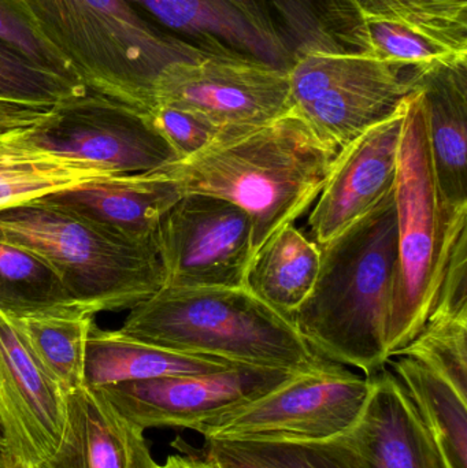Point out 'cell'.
I'll use <instances>...</instances> for the list:
<instances>
[{"mask_svg":"<svg viewBox=\"0 0 467 468\" xmlns=\"http://www.w3.org/2000/svg\"><path fill=\"white\" fill-rule=\"evenodd\" d=\"M337 153L292 110L266 125L221 134L162 170L184 195H208L240 207L251 221L254 258L314 206Z\"/></svg>","mask_w":467,"mask_h":468,"instance_id":"6da1fadb","label":"cell"},{"mask_svg":"<svg viewBox=\"0 0 467 468\" xmlns=\"http://www.w3.org/2000/svg\"><path fill=\"white\" fill-rule=\"evenodd\" d=\"M320 248L317 281L292 316L293 324L324 359L372 377L389 360L387 335L398 259L394 189Z\"/></svg>","mask_w":467,"mask_h":468,"instance_id":"7a4b0ae2","label":"cell"},{"mask_svg":"<svg viewBox=\"0 0 467 468\" xmlns=\"http://www.w3.org/2000/svg\"><path fill=\"white\" fill-rule=\"evenodd\" d=\"M118 330L159 348L251 367L310 373L331 362L246 286H162L129 310Z\"/></svg>","mask_w":467,"mask_h":468,"instance_id":"3957f363","label":"cell"},{"mask_svg":"<svg viewBox=\"0 0 467 468\" xmlns=\"http://www.w3.org/2000/svg\"><path fill=\"white\" fill-rule=\"evenodd\" d=\"M90 92L147 115L166 69L206 54L125 0H16ZM211 52V51H210Z\"/></svg>","mask_w":467,"mask_h":468,"instance_id":"277c9868","label":"cell"},{"mask_svg":"<svg viewBox=\"0 0 467 468\" xmlns=\"http://www.w3.org/2000/svg\"><path fill=\"white\" fill-rule=\"evenodd\" d=\"M0 241L51 264L90 315L132 310L164 286L154 239L129 241L46 197L0 208Z\"/></svg>","mask_w":467,"mask_h":468,"instance_id":"5b68a950","label":"cell"},{"mask_svg":"<svg viewBox=\"0 0 467 468\" xmlns=\"http://www.w3.org/2000/svg\"><path fill=\"white\" fill-rule=\"evenodd\" d=\"M394 197L398 259L387 335L389 357L408 346L427 324L452 245L467 230V224L447 225L419 90L406 101Z\"/></svg>","mask_w":467,"mask_h":468,"instance_id":"8992f818","label":"cell"},{"mask_svg":"<svg viewBox=\"0 0 467 468\" xmlns=\"http://www.w3.org/2000/svg\"><path fill=\"white\" fill-rule=\"evenodd\" d=\"M370 378L328 362L269 395L197 426L205 440L325 441L350 431L366 403Z\"/></svg>","mask_w":467,"mask_h":468,"instance_id":"52a82bcc","label":"cell"},{"mask_svg":"<svg viewBox=\"0 0 467 468\" xmlns=\"http://www.w3.org/2000/svg\"><path fill=\"white\" fill-rule=\"evenodd\" d=\"M155 101L192 112L221 134L266 125L293 110L290 70L232 49L170 66L156 82Z\"/></svg>","mask_w":467,"mask_h":468,"instance_id":"ba28073f","label":"cell"},{"mask_svg":"<svg viewBox=\"0 0 467 468\" xmlns=\"http://www.w3.org/2000/svg\"><path fill=\"white\" fill-rule=\"evenodd\" d=\"M25 137L47 153L118 176L154 172L180 161L147 115L90 90L57 104L43 122L25 129Z\"/></svg>","mask_w":467,"mask_h":468,"instance_id":"9c48e42d","label":"cell"},{"mask_svg":"<svg viewBox=\"0 0 467 468\" xmlns=\"http://www.w3.org/2000/svg\"><path fill=\"white\" fill-rule=\"evenodd\" d=\"M164 286L240 288L252 261V227L238 206L208 195L186 194L153 236Z\"/></svg>","mask_w":467,"mask_h":468,"instance_id":"30bf717a","label":"cell"},{"mask_svg":"<svg viewBox=\"0 0 467 468\" xmlns=\"http://www.w3.org/2000/svg\"><path fill=\"white\" fill-rule=\"evenodd\" d=\"M301 374L304 373L238 366L216 373L122 382L95 389L143 431H196L206 420L252 403Z\"/></svg>","mask_w":467,"mask_h":468,"instance_id":"8fae6325","label":"cell"},{"mask_svg":"<svg viewBox=\"0 0 467 468\" xmlns=\"http://www.w3.org/2000/svg\"><path fill=\"white\" fill-rule=\"evenodd\" d=\"M66 395L0 314V431L14 461L37 468L62 439Z\"/></svg>","mask_w":467,"mask_h":468,"instance_id":"7c38bea8","label":"cell"},{"mask_svg":"<svg viewBox=\"0 0 467 468\" xmlns=\"http://www.w3.org/2000/svg\"><path fill=\"white\" fill-rule=\"evenodd\" d=\"M406 101L394 115L340 148L309 216L318 245L345 232L394 189Z\"/></svg>","mask_w":467,"mask_h":468,"instance_id":"4fadbf2b","label":"cell"},{"mask_svg":"<svg viewBox=\"0 0 467 468\" xmlns=\"http://www.w3.org/2000/svg\"><path fill=\"white\" fill-rule=\"evenodd\" d=\"M416 81L375 52L354 55L323 93L293 107L324 140L340 148L394 115Z\"/></svg>","mask_w":467,"mask_h":468,"instance_id":"5bb4252c","label":"cell"},{"mask_svg":"<svg viewBox=\"0 0 467 468\" xmlns=\"http://www.w3.org/2000/svg\"><path fill=\"white\" fill-rule=\"evenodd\" d=\"M37 468H161L144 431L123 417L101 390L66 393V420L55 452Z\"/></svg>","mask_w":467,"mask_h":468,"instance_id":"9a60e30c","label":"cell"},{"mask_svg":"<svg viewBox=\"0 0 467 468\" xmlns=\"http://www.w3.org/2000/svg\"><path fill=\"white\" fill-rule=\"evenodd\" d=\"M367 378L370 392L361 417L343 434L365 468H444L397 376L384 367Z\"/></svg>","mask_w":467,"mask_h":468,"instance_id":"2e32d148","label":"cell"},{"mask_svg":"<svg viewBox=\"0 0 467 468\" xmlns=\"http://www.w3.org/2000/svg\"><path fill=\"white\" fill-rule=\"evenodd\" d=\"M183 195L177 183L158 169L98 178L44 197L122 239L145 242Z\"/></svg>","mask_w":467,"mask_h":468,"instance_id":"e0dca14e","label":"cell"},{"mask_svg":"<svg viewBox=\"0 0 467 468\" xmlns=\"http://www.w3.org/2000/svg\"><path fill=\"white\" fill-rule=\"evenodd\" d=\"M441 207L450 228L467 224V65L419 82Z\"/></svg>","mask_w":467,"mask_h":468,"instance_id":"ac0fdd59","label":"cell"},{"mask_svg":"<svg viewBox=\"0 0 467 468\" xmlns=\"http://www.w3.org/2000/svg\"><path fill=\"white\" fill-rule=\"evenodd\" d=\"M143 18L205 51H238L290 70L279 44L249 24L227 0H125Z\"/></svg>","mask_w":467,"mask_h":468,"instance_id":"d6986e66","label":"cell"},{"mask_svg":"<svg viewBox=\"0 0 467 468\" xmlns=\"http://www.w3.org/2000/svg\"><path fill=\"white\" fill-rule=\"evenodd\" d=\"M240 365L214 357L180 354L134 340L93 321L85 349L84 387L101 388L164 377L216 373Z\"/></svg>","mask_w":467,"mask_h":468,"instance_id":"ffe728a7","label":"cell"},{"mask_svg":"<svg viewBox=\"0 0 467 468\" xmlns=\"http://www.w3.org/2000/svg\"><path fill=\"white\" fill-rule=\"evenodd\" d=\"M268 3L292 63L310 55L373 52L364 18L354 0Z\"/></svg>","mask_w":467,"mask_h":468,"instance_id":"44dd1931","label":"cell"},{"mask_svg":"<svg viewBox=\"0 0 467 468\" xmlns=\"http://www.w3.org/2000/svg\"><path fill=\"white\" fill-rule=\"evenodd\" d=\"M320 266V245L290 225L268 239L252 258L246 288L292 321L312 293Z\"/></svg>","mask_w":467,"mask_h":468,"instance_id":"7402d4cb","label":"cell"},{"mask_svg":"<svg viewBox=\"0 0 467 468\" xmlns=\"http://www.w3.org/2000/svg\"><path fill=\"white\" fill-rule=\"evenodd\" d=\"M111 176L118 175L35 147L25 137V129L0 136V208Z\"/></svg>","mask_w":467,"mask_h":468,"instance_id":"603a6c76","label":"cell"},{"mask_svg":"<svg viewBox=\"0 0 467 468\" xmlns=\"http://www.w3.org/2000/svg\"><path fill=\"white\" fill-rule=\"evenodd\" d=\"M387 365L405 388L444 468H467V400L413 357L392 356Z\"/></svg>","mask_w":467,"mask_h":468,"instance_id":"cb8c5ba5","label":"cell"},{"mask_svg":"<svg viewBox=\"0 0 467 468\" xmlns=\"http://www.w3.org/2000/svg\"><path fill=\"white\" fill-rule=\"evenodd\" d=\"M0 314L22 319L88 313L74 302L51 264L25 248L0 241Z\"/></svg>","mask_w":467,"mask_h":468,"instance_id":"d4e9b609","label":"cell"},{"mask_svg":"<svg viewBox=\"0 0 467 468\" xmlns=\"http://www.w3.org/2000/svg\"><path fill=\"white\" fill-rule=\"evenodd\" d=\"M200 455L228 468H365L343 436L325 441L206 440Z\"/></svg>","mask_w":467,"mask_h":468,"instance_id":"484cf974","label":"cell"},{"mask_svg":"<svg viewBox=\"0 0 467 468\" xmlns=\"http://www.w3.org/2000/svg\"><path fill=\"white\" fill-rule=\"evenodd\" d=\"M10 321L36 362L65 395L84 387L85 349L95 315Z\"/></svg>","mask_w":467,"mask_h":468,"instance_id":"4316f807","label":"cell"},{"mask_svg":"<svg viewBox=\"0 0 467 468\" xmlns=\"http://www.w3.org/2000/svg\"><path fill=\"white\" fill-rule=\"evenodd\" d=\"M372 51L408 73L417 85L446 69L467 65L461 54L419 30L387 19L362 16Z\"/></svg>","mask_w":467,"mask_h":468,"instance_id":"83f0119b","label":"cell"},{"mask_svg":"<svg viewBox=\"0 0 467 468\" xmlns=\"http://www.w3.org/2000/svg\"><path fill=\"white\" fill-rule=\"evenodd\" d=\"M362 16L387 19L467 55V0H354Z\"/></svg>","mask_w":467,"mask_h":468,"instance_id":"f1b7e54d","label":"cell"},{"mask_svg":"<svg viewBox=\"0 0 467 468\" xmlns=\"http://www.w3.org/2000/svg\"><path fill=\"white\" fill-rule=\"evenodd\" d=\"M392 356L419 360L467 400V316L428 319L419 335Z\"/></svg>","mask_w":467,"mask_h":468,"instance_id":"f546056e","label":"cell"},{"mask_svg":"<svg viewBox=\"0 0 467 468\" xmlns=\"http://www.w3.org/2000/svg\"><path fill=\"white\" fill-rule=\"evenodd\" d=\"M81 82L54 73L0 41V99L54 107L69 99L84 95Z\"/></svg>","mask_w":467,"mask_h":468,"instance_id":"4dcf8cb0","label":"cell"},{"mask_svg":"<svg viewBox=\"0 0 467 468\" xmlns=\"http://www.w3.org/2000/svg\"><path fill=\"white\" fill-rule=\"evenodd\" d=\"M0 41L13 47L32 62L66 79L81 82L70 63L47 40L16 0H0Z\"/></svg>","mask_w":467,"mask_h":468,"instance_id":"1f68e13d","label":"cell"},{"mask_svg":"<svg viewBox=\"0 0 467 468\" xmlns=\"http://www.w3.org/2000/svg\"><path fill=\"white\" fill-rule=\"evenodd\" d=\"M147 118L180 159L195 155L221 136L210 123L177 107L159 104Z\"/></svg>","mask_w":467,"mask_h":468,"instance_id":"d6a6232c","label":"cell"},{"mask_svg":"<svg viewBox=\"0 0 467 468\" xmlns=\"http://www.w3.org/2000/svg\"><path fill=\"white\" fill-rule=\"evenodd\" d=\"M467 316V230L452 245L430 318Z\"/></svg>","mask_w":467,"mask_h":468,"instance_id":"836d02e7","label":"cell"},{"mask_svg":"<svg viewBox=\"0 0 467 468\" xmlns=\"http://www.w3.org/2000/svg\"><path fill=\"white\" fill-rule=\"evenodd\" d=\"M54 107L35 106L0 99V136L38 125L48 117Z\"/></svg>","mask_w":467,"mask_h":468,"instance_id":"e575fe53","label":"cell"},{"mask_svg":"<svg viewBox=\"0 0 467 468\" xmlns=\"http://www.w3.org/2000/svg\"><path fill=\"white\" fill-rule=\"evenodd\" d=\"M227 2L235 7L241 16H246L249 24L257 27L262 35L284 48L268 0H227Z\"/></svg>","mask_w":467,"mask_h":468,"instance_id":"d590c367","label":"cell"},{"mask_svg":"<svg viewBox=\"0 0 467 468\" xmlns=\"http://www.w3.org/2000/svg\"><path fill=\"white\" fill-rule=\"evenodd\" d=\"M181 453H173L167 456L166 462L161 464V468H208L207 462L203 459L197 451L192 450L186 442L177 440L173 442Z\"/></svg>","mask_w":467,"mask_h":468,"instance_id":"8d00e7d4","label":"cell"},{"mask_svg":"<svg viewBox=\"0 0 467 468\" xmlns=\"http://www.w3.org/2000/svg\"><path fill=\"white\" fill-rule=\"evenodd\" d=\"M14 459L8 455L5 450V440H3L2 431H0V468H10Z\"/></svg>","mask_w":467,"mask_h":468,"instance_id":"74e56055","label":"cell"},{"mask_svg":"<svg viewBox=\"0 0 467 468\" xmlns=\"http://www.w3.org/2000/svg\"><path fill=\"white\" fill-rule=\"evenodd\" d=\"M203 459H205V461L207 462L208 468H228L225 466H221V464L216 463V462L208 461V459H206V458H203Z\"/></svg>","mask_w":467,"mask_h":468,"instance_id":"f35d334b","label":"cell"},{"mask_svg":"<svg viewBox=\"0 0 467 468\" xmlns=\"http://www.w3.org/2000/svg\"><path fill=\"white\" fill-rule=\"evenodd\" d=\"M10 468H27V467H25L24 464L19 463V462L14 461L13 463H11Z\"/></svg>","mask_w":467,"mask_h":468,"instance_id":"ab89813d","label":"cell"}]
</instances>
